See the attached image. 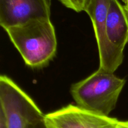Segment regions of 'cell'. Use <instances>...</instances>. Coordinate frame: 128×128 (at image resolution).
Masks as SVG:
<instances>
[{"mask_svg":"<svg viewBox=\"0 0 128 128\" xmlns=\"http://www.w3.org/2000/svg\"><path fill=\"white\" fill-rule=\"evenodd\" d=\"M10 41L31 68L47 66L57 51V39L50 19H36L5 29Z\"/></svg>","mask_w":128,"mask_h":128,"instance_id":"cell-1","label":"cell"},{"mask_svg":"<svg viewBox=\"0 0 128 128\" xmlns=\"http://www.w3.org/2000/svg\"><path fill=\"white\" fill-rule=\"evenodd\" d=\"M126 80L99 68L86 78L72 84L70 92L76 106L110 116L115 109Z\"/></svg>","mask_w":128,"mask_h":128,"instance_id":"cell-2","label":"cell"},{"mask_svg":"<svg viewBox=\"0 0 128 128\" xmlns=\"http://www.w3.org/2000/svg\"><path fill=\"white\" fill-rule=\"evenodd\" d=\"M0 112L7 128H27L42 122L45 116L32 99L4 74L0 76Z\"/></svg>","mask_w":128,"mask_h":128,"instance_id":"cell-3","label":"cell"},{"mask_svg":"<svg viewBox=\"0 0 128 128\" xmlns=\"http://www.w3.org/2000/svg\"><path fill=\"white\" fill-rule=\"evenodd\" d=\"M112 0H85L83 11L87 12L92 24L98 48L100 68L114 72L122 64V50L110 41L106 30V22Z\"/></svg>","mask_w":128,"mask_h":128,"instance_id":"cell-4","label":"cell"},{"mask_svg":"<svg viewBox=\"0 0 128 128\" xmlns=\"http://www.w3.org/2000/svg\"><path fill=\"white\" fill-rule=\"evenodd\" d=\"M119 120L69 104L45 114L46 128H116Z\"/></svg>","mask_w":128,"mask_h":128,"instance_id":"cell-5","label":"cell"},{"mask_svg":"<svg viewBox=\"0 0 128 128\" xmlns=\"http://www.w3.org/2000/svg\"><path fill=\"white\" fill-rule=\"evenodd\" d=\"M50 17L51 0H0V25L4 30Z\"/></svg>","mask_w":128,"mask_h":128,"instance_id":"cell-6","label":"cell"},{"mask_svg":"<svg viewBox=\"0 0 128 128\" xmlns=\"http://www.w3.org/2000/svg\"><path fill=\"white\" fill-rule=\"evenodd\" d=\"M107 36L110 42L124 51L128 42V12L118 0H112L106 22Z\"/></svg>","mask_w":128,"mask_h":128,"instance_id":"cell-7","label":"cell"},{"mask_svg":"<svg viewBox=\"0 0 128 128\" xmlns=\"http://www.w3.org/2000/svg\"><path fill=\"white\" fill-rule=\"evenodd\" d=\"M65 7L73 10L76 12L83 11L85 0H59Z\"/></svg>","mask_w":128,"mask_h":128,"instance_id":"cell-8","label":"cell"},{"mask_svg":"<svg viewBox=\"0 0 128 128\" xmlns=\"http://www.w3.org/2000/svg\"><path fill=\"white\" fill-rule=\"evenodd\" d=\"M116 128H128V121H119Z\"/></svg>","mask_w":128,"mask_h":128,"instance_id":"cell-9","label":"cell"},{"mask_svg":"<svg viewBox=\"0 0 128 128\" xmlns=\"http://www.w3.org/2000/svg\"><path fill=\"white\" fill-rule=\"evenodd\" d=\"M0 128H7L4 117L1 112H0Z\"/></svg>","mask_w":128,"mask_h":128,"instance_id":"cell-10","label":"cell"},{"mask_svg":"<svg viewBox=\"0 0 128 128\" xmlns=\"http://www.w3.org/2000/svg\"><path fill=\"white\" fill-rule=\"evenodd\" d=\"M27 128H46V126H45L44 123V121L42 122H40L38 124H36L34 125H30L28 126Z\"/></svg>","mask_w":128,"mask_h":128,"instance_id":"cell-11","label":"cell"},{"mask_svg":"<svg viewBox=\"0 0 128 128\" xmlns=\"http://www.w3.org/2000/svg\"><path fill=\"white\" fill-rule=\"evenodd\" d=\"M124 6H125V8H126V10H127L128 12V0H127V2H126V4H124Z\"/></svg>","mask_w":128,"mask_h":128,"instance_id":"cell-12","label":"cell"},{"mask_svg":"<svg viewBox=\"0 0 128 128\" xmlns=\"http://www.w3.org/2000/svg\"><path fill=\"white\" fill-rule=\"evenodd\" d=\"M121 1H122V2H123L124 3V4H126V2H127V0H121Z\"/></svg>","mask_w":128,"mask_h":128,"instance_id":"cell-13","label":"cell"}]
</instances>
